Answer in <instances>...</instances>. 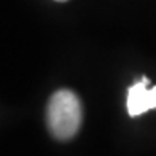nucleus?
I'll list each match as a JSON object with an SVG mask.
<instances>
[{"label":"nucleus","instance_id":"2","mask_svg":"<svg viewBox=\"0 0 156 156\" xmlns=\"http://www.w3.org/2000/svg\"><path fill=\"white\" fill-rule=\"evenodd\" d=\"M148 84L150 80L144 76L127 91V113L131 116H139L147 110L156 108V86L148 88Z\"/></svg>","mask_w":156,"mask_h":156},{"label":"nucleus","instance_id":"3","mask_svg":"<svg viewBox=\"0 0 156 156\" xmlns=\"http://www.w3.org/2000/svg\"><path fill=\"white\" fill-rule=\"evenodd\" d=\"M56 2H66V0H56Z\"/></svg>","mask_w":156,"mask_h":156},{"label":"nucleus","instance_id":"1","mask_svg":"<svg viewBox=\"0 0 156 156\" xmlns=\"http://www.w3.org/2000/svg\"><path fill=\"white\" fill-rule=\"evenodd\" d=\"M81 102L75 93L61 89L48 102L46 123L56 139L66 140L73 137L81 126Z\"/></svg>","mask_w":156,"mask_h":156}]
</instances>
